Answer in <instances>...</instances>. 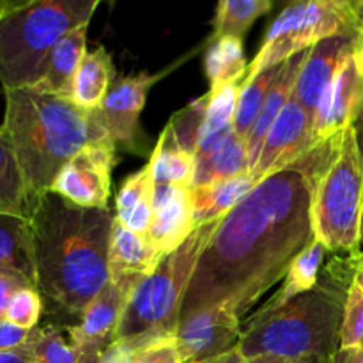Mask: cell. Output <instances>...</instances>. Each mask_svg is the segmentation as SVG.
Wrapping results in <instances>:
<instances>
[{
	"mask_svg": "<svg viewBox=\"0 0 363 363\" xmlns=\"http://www.w3.org/2000/svg\"><path fill=\"white\" fill-rule=\"evenodd\" d=\"M199 363H248V360L243 357L240 346H236V347H233L230 351H227V353L220 354V357L209 358V360L199 362Z\"/></svg>",
	"mask_w": 363,
	"mask_h": 363,
	"instance_id": "obj_39",
	"label": "cell"
},
{
	"mask_svg": "<svg viewBox=\"0 0 363 363\" xmlns=\"http://www.w3.org/2000/svg\"><path fill=\"white\" fill-rule=\"evenodd\" d=\"M131 363H183V362H181L179 351H177L176 339H174V337H167V339L155 340V342L142 347V350L135 354L133 362Z\"/></svg>",
	"mask_w": 363,
	"mask_h": 363,
	"instance_id": "obj_35",
	"label": "cell"
},
{
	"mask_svg": "<svg viewBox=\"0 0 363 363\" xmlns=\"http://www.w3.org/2000/svg\"><path fill=\"white\" fill-rule=\"evenodd\" d=\"M35 289L55 311L82 318L110 282L108 255L116 216L43 195L30 211Z\"/></svg>",
	"mask_w": 363,
	"mask_h": 363,
	"instance_id": "obj_2",
	"label": "cell"
},
{
	"mask_svg": "<svg viewBox=\"0 0 363 363\" xmlns=\"http://www.w3.org/2000/svg\"><path fill=\"white\" fill-rule=\"evenodd\" d=\"M325 363H342V358H340V353H339V351H337V353L333 354L332 358H328V360H326Z\"/></svg>",
	"mask_w": 363,
	"mask_h": 363,
	"instance_id": "obj_46",
	"label": "cell"
},
{
	"mask_svg": "<svg viewBox=\"0 0 363 363\" xmlns=\"http://www.w3.org/2000/svg\"><path fill=\"white\" fill-rule=\"evenodd\" d=\"M155 194V181H152V172L149 163L145 167H142L138 172L131 174L130 177H126L121 186L119 194L116 199V209H117V222L123 223L128 216L131 215L135 208L138 204L145 201L147 197Z\"/></svg>",
	"mask_w": 363,
	"mask_h": 363,
	"instance_id": "obj_32",
	"label": "cell"
},
{
	"mask_svg": "<svg viewBox=\"0 0 363 363\" xmlns=\"http://www.w3.org/2000/svg\"><path fill=\"white\" fill-rule=\"evenodd\" d=\"M241 332L240 315L227 305H216L181 319L174 339L181 362L199 363L236 347Z\"/></svg>",
	"mask_w": 363,
	"mask_h": 363,
	"instance_id": "obj_12",
	"label": "cell"
},
{
	"mask_svg": "<svg viewBox=\"0 0 363 363\" xmlns=\"http://www.w3.org/2000/svg\"><path fill=\"white\" fill-rule=\"evenodd\" d=\"M116 165V144L96 142L82 149L57 174L50 191L85 209H106Z\"/></svg>",
	"mask_w": 363,
	"mask_h": 363,
	"instance_id": "obj_9",
	"label": "cell"
},
{
	"mask_svg": "<svg viewBox=\"0 0 363 363\" xmlns=\"http://www.w3.org/2000/svg\"><path fill=\"white\" fill-rule=\"evenodd\" d=\"M363 108V78L353 55L344 60L314 117V142L330 140L354 124Z\"/></svg>",
	"mask_w": 363,
	"mask_h": 363,
	"instance_id": "obj_14",
	"label": "cell"
},
{
	"mask_svg": "<svg viewBox=\"0 0 363 363\" xmlns=\"http://www.w3.org/2000/svg\"><path fill=\"white\" fill-rule=\"evenodd\" d=\"M280 66L262 71L261 74H257L248 84H241L240 98H238L236 106V117H234V131H236L238 137L247 140L248 133H250L252 126H254L255 119H257L259 112H261L262 105H264L266 96H268L275 78L279 77Z\"/></svg>",
	"mask_w": 363,
	"mask_h": 363,
	"instance_id": "obj_29",
	"label": "cell"
},
{
	"mask_svg": "<svg viewBox=\"0 0 363 363\" xmlns=\"http://www.w3.org/2000/svg\"><path fill=\"white\" fill-rule=\"evenodd\" d=\"M149 167L152 172L155 186H177L190 190L194 186L197 172V158L177 144L170 124L160 135L152 151Z\"/></svg>",
	"mask_w": 363,
	"mask_h": 363,
	"instance_id": "obj_21",
	"label": "cell"
},
{
	"mask_svg": "<svg viewBox=\"0 0 363 363\" xmlns=\"http://www.w3.org/2000/svg\"><path fill=\"white\" fill-rule=\"evenodd\" d=\"M325 362H326V360H319V363H325Z\"/></svg>",
	"mask_w": 363,
	"mask_h": 363,
	"instance_id": "obj_49",
	"label": "cell"
},
{
	"mask_svg": "<svg viewBox=\"0 0 363 363\" xmlns=\"http://www.w3.org/2000/svg\"><path fill=\"white\" fill-rule=\"evenodd\" d=\"M197 229L190 191L177 186H155L152 223L147 240L162 257L172 254Z\"/></svg>",
	"mask_w": 363,
	"mask_h": 363,
	"instance_id": "obj_16",
	"label": "cell"
},
{
	"mask_svg": "<svg viewBox=\"0 0 363 363\" xmlns=\"http://www.w3.org/2000/svg\"><path fill=\"white\" fill-rule=\"evenodd\" d=\"M254 186V179L248 172L220 183L191 186L188 191L197 227L209 220L223 218Z\"/></svg>",
	"mask_w": 363,
	"mask_h": 363,
	"instance_id": "obj_23",
	"label": "cell"
},
{
	"mask_svg": "<svg viewBox=\"0 0 363 363\" xmlns=\"http://www.w3.org/2000/svg\"><path fill=\"white\" fill-rule=\"evenodd\" d=\"M363 216V152L351 124L339 155L318 186L312 208L315 240L328 252L357 254Z\"/></svg>",
	"mask_w": 363,
	"mask_h": 363,
	"instance_id": "obj_8",
	"label": "cell"
},
{
	"mask_svg": "<svg viewBox=\"0 0 363 363\" xmlns=\"http://www.w3.org/2000/svg\"><path fill=\"white\" fill-rule=\"evenodd\" d=\"M87 28L89 23L80 25L74 30L67 32L59 43L52 48V52L46 57L43 64L41 77L34 85L35 89L48 94L62 96L69 99L73 80L77 77V71L84 60L85 46H87Z\"/></svg>",
	"mask_w": 363,
	"mask_h": 363,
	"instance_id": "obj_19",
	"label": "cell"
},
{
	"mask_svg": "<svg viewBox=\"0 0 363 363\" xmlns=\"http://www.w3.org/2000/svg\"><path fill=\"white\" fill-rule=\"evenodd\" d=\"M248 363H289L282 358H277V357H255L252 360H248Z\"/></svg>",
	"mask_w": 363,
	"mask_h": 363,
	"instance_id": "obj_43",
	"label": "cell"
},
{
	"mask_svg": "<svg viewBox=\"0 0 363 363\" xmlns=\"http://www.w3.org/2000/svg\"><path fill=\"white\" fill-rule=\"evenodd\" d=\"M247 172V140L234 133L233 138L222 149H218L215 155L197 160V172H195L194 186L220 183V181L233 179V177Z\"/></svg>",
	"mask_w": 363,
	"mask_h": 363,
	"instance_id": "obj_27",
	"label": "cell"
},
{
	"mask_svg": "<svg viewBox=\"0 0 363 363\" xmlns=\"http://www.w3.org/2000/svg\"><path fill=\"white\" fill-rule=\"evenodd\" d=\"M0 11H2V0H0Z\"/></svg>",
	"mask_w": 363,
	"mask_h": 363,
	"instance_id": "obj_48",
	"label": "cell"
},
{
	"mask_svg": "<svg viewBox=\"0 0 363 363\" xmlns=\"http://www.w3.org/2000/svg\"><path fill=\"white\" fill-rule=\"evenodd\" d=\"M43 311H45V301H43L38 289L23 287V289H18L11 298L6 319L13 325L20 326V328L34 330L39 326Z\"/></svg>",
	"mask_w": 363,
	"mask_h": 363,
	"instance_id": "obj_33",
	"label": "cell"
},
{
	"mask_svg": "<svg viewBox=\"0 0 363 363\" xmlns=\"http://www.w3.org/2000/svg\"><path fill=\"white\" fill-rule=\"evenodd\" d=\"M206 77L209 80V91L240 84L247 77V59H245L243 39L218 38L211 39L204 55Z\"/></svg>",
	"mask_w": 363,
	"mask_h": 363,
	"instance_id": "obj_24",
	"label": "cell"
},
{
	"mask_svg": "<svg viewBox=\"0 0 363 363\" xmlns=\"http://www.w3.org/2000/svg\"><path fill=\"white\" fill-rule=\"evenodd\" d=\"M4 130L13 144L30 206L48 194L57 174L87 145L106 142L98 110L78 108L62 96L35 87L4 91Z\"/></svg>",
	"mask_w": 363,
	"mask_h": 363,
	"instance_id": "obj_4",
	"label": "cell"
},
{
	"mask_svg": "<svg viewBox=\"0 0 363 363\" xmlns=\"http://www.w3.org/2000/svg\"><path fill=\"white\" fill-rule=\"evenodd\" d=\"M362 347H363V346H362Z\"/></svg>",
	"mask_w": 363,
	"mask_h": 363,
	"instance_id": "obj_50",
	"label": "cell"
},
{
	"mask_svg": "<svg viewBox=\"0 0 363 363\" xmlns=\"http://www.w3.org/2000/svg\"><path fill=\"white\" fill-rule=\"evenodd\" d=\"M206 103H208V96L204 94L202 98L194 99L181 112L174 113L172 119L169 121L177 144L183 149H186L188 152H191V155L197 152L202 119H204L206 112Z\"/></svg>",
	"mask_w": 363,
	"mask_h": 363,
	"instance_id": "obj_31",
	"label": "cell"
},
{
	"mask_svg": "<svg viewBox=\"0 0 363 363\" xmlns=\"http://www.w3.org/2000/svg\"><path fill=\"white\" fill-rule=\"evenodd\" d=\"M354 284H357V286L363 291V257H362V261H360V266H358L357 277H354Z\"/></svg>",
	"mask_w": 363,
	"mask_h": 363,
	"instance_id": "obj_44",
	"label": "cell"
},
{
	"mask_svg": "<svg viewBox=\"0 0 363 363\" xmlns=\"http://www.w3.org/2000/svg\"><path fill=\"white\" fill-rule=\"evenodd\" d=\"M162 255L149 243L147 238L131 233L119 222H113L112 240H110L108 269L110 280H138L142 282L147 279L158 264L162 262Z\"/></svg>",
	"mask_w": 363,
	"mask_h": 363,
	"instance_id": "obj_17",
	"label": "cell"
},
{
	"mask_svg": "<svg viewBox=\"0 0 363 363\" xmlns=\"http://www.w3.org/2000/svg\"><path fill=\"white\" fill-rule=\"evenodd\" d=\"M354 131H357V138H358V144H360V149L363 152V108L360 112V116L357 117V121H354Z\"/></svg>",
	"mask_w": 363,
	"mask_h": 363,
	"instance_id": "obj_42",
	"label": "cell"
},
{
	"mask_svg": "<svg viewBox=\"0 0 363 363\" xmlns=\"http://www.w3.org/2000/svg\"><path fill=\"white\" fill-rule=\"evenodd\" d=\"M363 254L335 257L321 269L318 284L277 307H262L241 332L240 350L247 360L277 357L328 360L340 350L344 307Z\"/></svg>",
	"mask_w": 363,
	"mask_h": 363,
	"instance_id": "obj_3",
	"label": "cell"
},
{
	"mask_svg": "<svg viewBox=\"0 0 363 363\" xmlns=\"http://www.w3.org/2000/svg\"><path fill=\"white\" fill-rule=\"evenodd\" d=\"M342 363H363V347H347L339 350Z\"/></svg>",
	"mask_w": 363,
	"mask_h": 363,
	"instance_id": "obj_41",
	"label": "cell"
},
{
	"mask_svg": "<svg viewBox=\"0 0 363 363\" xmlns=\"http://www.w3.org/2000/svg\"><path fill=\"white\" fill-rule=\"evenodd\" d=\"M342 133L269 174L223 216L195 266L181 319L216 305H227L241 318L286 279L315 238V191L339 155Z\"/></svg>",
	"mask_w": 363,
	"mask_h": 363,
	"instance_id": "obj_1",
	"label": "cell"
},
{
	"mask_svg": "<svg viewBox=\"0 0 363 363\" xmlns=\"http://www.w3.org/2000/svg\"><path fill=\"white\" fill-rule=\"evenodd\" d=\"M34 330L20 328V326L7 321L6 318L0 319V351L14 350V347L28 344L34 337Z\"/></svg>",
	"mask_w": 363,
	"mask_h": 363,
	"instance_id": "obj_36",
	"label": "cell"
},
{
	"mask_svg": "<svg viewBox=\"0 0 363 363\" xmlns=\"http://www.w3.org/2000/svg\"><path fill=\"white\" fill-rule=\"evenodd\" d=\"M98 0H2L0 84L4 91L34 87L53 46L89 23Z\"/></svg>",
	"mask_w": 363,
	"mask_h": 363,
	"instance_id": "obj_5",
	"label": "cell"
},
{
	"mask_svg": "<svg viewBox=\"0 0 363 363\" xmlns=\"http://www.w3.org/2000/svg\"><path fill=\"white\" fill-rule=\"evenodd\" d=\"M363 346V291L353 282L347 293L346 307H344L342 328H340V347H362Z\"/></svg>",
	"mask_w": 363,
	"mask_h": 363,
	"instance_id": "obj_34",
	"label": "cell"
},
{
	"mask_svg": "<svg viewBox=\"0 0 363 363\" xmlns=\"http://www.w3.org/2000/svg\"><path fill=\"white\" fill-rule=\"evenodd\" d=\"M273 7L272 0H222L213 18V35L243 39L257 18L264 16Z\"/></svg>",
	"mask_w": 363,
	"mask_h": 363,
	"instance_id": "obj_28",
	"label": "cell"
},
{
	"mask_svg": "<svg viewBox=\"0 0 363 363\" xmlns=\"http://www.w3.org/2000/svg\"><path fill=\"white\" fill-rule=\"evenodd\" d=\"M312 128L314 119L293 94L262 144L257 165L250 172L254 183H261L269 174L280 172L318 145Z\"/></svg>",
	"mask_w": 363,
	"mask_h": 363,
	"instance_id": "obj_13",
	"label": "cell"
},
{
	"mask_svg": "<svg viewBox=\"0 0 363 363\" xmlns=\"http://www.w3.org/2000/svg\"><path fill=\"white\" fill-rule=\"evenodd\" d=\"M113 73L116 71H113L112 55L106 52L105 46H98L92 52H87L73 80L69 101L74 103L78 108L96 112L112 87Z\"/></svg>",
	"mask_w": 363,
	"mask_h": 363,
	"instance_id": "obj_20",
	"label": "cell"
},
{
	"mask_svg": "<svg viewBox=\"0 0 363 363\" xmlns=\"http://www.w3.org/2000/svg\"><path fill=\"white\" fill-rule=\"evenodd\" d=\"M0 268L23 277L35 289L30 218L0 213Z\"/></svg>",
	"mask_w": 363,
	"mask_h": 363,
	"instance_id": "obj_22",
	"label": "cell"
},
{
	"mask_svg": "<svg viewBox=\"0 0 363 363\" xmlns=\"http://www.w3.org/2000/svg\"><path fill=\"white\" fill-rule=\"evenodd\" d=\"M35 363H85L80 351L53 325L38 326L32 340Z\"/></svg>",
	"mask_w": 363,
	"mask_h": 363,
	"instance_id": "obj_30",
	"label": "cell"
},
{
	"mask_svg": "<svg viewBox=\"0 0 363 363\" xmlns=\"http://www.w3.org/2000/svg\"><path fill=\"white\" fill-rule=\"evenodd\" d=\"M307 53L308 50L307 52L298 53V55L291 57L289 60H286V62L280 66L279 77L273 82L272 89H269L268 96H266L264 105H262L261 112H259L257 119H255L254 126H252L250 133H248L247 137L248 174H250L252 170H254V167L257 165L262 144H264L273 123H275L277 117L280 116V112H282L284 106L287 105V101L293 98L294 89H296L298 74H300L301 66H303L305 59H307Z\"/></svg>",
	"mask_w": 363,
	"mask_h": 363,
	"instance_id": "obj_18",
	"label": "cell"
},
{
	"mask_svg": "<svg viewBox=\"0 0 363 363\" xmlns=\"http://www.w3.org/2000/svg\"><path fill=\"white\" fill-rule=\"evenodd\" d=\"M30 211V199L20 163L14 155L9 135L4 126H0V213L28 218Z\"/></svg>",
	"mask_w": 363,
	"mask_h": 363,
	"instance_id": "obj_25",
	"label": "cell"
},
{
	"mask_svg": "<svg viewBox=\"0 0 363 363\" xmlns=\"http://www.w3.org/2000/svg\"><path fill=\"white\" fill-rule=\"evenodd\" d=\"M362 2L353 0H303L291 2L272 21L261 50L248 66L241 84H248L262 71L280 66L291 57L307 52L319 41L335 35H358Z\"/></svg>",
	"mask_w": 363,
	"mask_h": 363,
	"instance_id": "obj_7",
	"label": "cell"
},
{
	"mask_svg": "<svg viewBox=\"0 0 363 363\" xmlns=\"http://www.w3.org/2000/svg\"><path fill=\"white\" fill-rule=\"evenodd\" d=\"M321 358H300V360H293L289 363H319Z\"/></svg>",
	"mask_w": 363,
	"mask_h": 363,
	"instance_id": "obj_45",
	"label": "cell"
},
{
	"mask_svg": "<svg viewBox=\"0 0 363 363\" xmlns=\"http://www.w3.org/2000/svg\"><path fill=\"white\" fill-rule=\"evenodd\" d=\"M23 287L32 286L23 279V277L0 268V319L6 318L7 307H9V301L11 298H13V294L16 293L18 289H23Z\"/></svg>",
	"mask_w": 363,
	"mask_h": 363,
	"instance_id": "obj_37",
	"label": "cell"
},
{
	"mask_svg": "<svg viewBox=\"0 0 363 363\" xmlns=\"http://www.w3.org/2000/svg\"><path fill=\"white\" fill-rule=\"evenodd\" d=\"M360 247H363V216H362V229H360Z\"/></svg>",
	"mask_w": 363,
	"mask_h": 363,
	"instance_id": "obj_47",
	"label": "cell"
},
{
	"mask_svg": "<svg viewBox=\"0 0 363 363\" xmlns=\"http://www.w3.org/2000/svg\"><path fill=\"white\" fill-rule=\"evenodd\" d=\"M138 284V280H110L85 308L80 325L67 328L71 344L80 351L85 363H98L103 353L116 342L121 319Z\"/></svg>",
	"mask_w": 363,
	"mask_h": 363,
	"instance_id": "obj_11",
	"label": "cell"
},
{
	"mask_svg": "<svg viewBox=\"0 0 363 363\" xmlns=\"http://www.w3.org/2000/svg\"><path fill=\"white\" fill-rule=\"evenodd\" d=\"M181 62L183 59L172 67ZM172 67L163 69L158 74L142 71L138 74H130L113 82L105 101L98 108V116L116 147L135 155L144 151L140 145V113L152 85L167 77Z\"/></svg>",
	"mask_w": 363,
	"mask_h": 363,
	"instance_id": "obj_10",
	"label": "cell"
},
{
	"mask_svg": "<svg viewBox=\"0 0 363 363\" xmlns=\"http://www.w3.org/2000/svg\"><path fill=\"white\" fill-rule=\"evenodd\" d=\"M220 222L222 218L201 223L177 250L165 255L158 268L138 284L128 301L116 340L149 333L160 337L176 335L184 294L190 286L195 266Z\"/></svg>",
	"mask_w": 363,
	"mask_h": 363,
	"instance_id": "obj_6",
	"label": "cell"
},
{
	"mask_svg": "<svg viewBox=\"0 0 363 363\" xmlns=\"http://www.w3.org/2000/svg\"><path fill=\"white\" fill-rule=\"evenodd\" d=\"M353 59L357 62L358 71H360L363 78V2H362V27L358 32L357 39H354V50H353Z\"/></svg>",
	"mask_w": 363,
	"mask_h": 363,
	"instance_id": "obj_40",
	"label": "cell"
},
{
	"mask_svg": "<svg viewBox=\"0 0 363 363\" xmlns=\"http://www.w3.org/2000/svg\"><path fill=\"white\" fill-rule=\"evenodd\" d=\"M357 35H335L319 41L307 53L300 74H298L294 98L301 106L315 117L326 89L332 84L344 60L353 55Z\"/></svg>",
	"mask_w": 363,
	"mask_h": 363,
	"instance_id": "obj_15",
	"label": "cell"
},
{
	"mask_svg": "<svg viewBox=\"0 0 363 363\" xmlns=\"http://www.w3.org/2000/svg\"><path fill=\"white\" fill-rule=\"evenodd\" d=\"M326 254H328V248L314 238V241L291 264L289 272L284 279L282 289L264 307H277V305L284 303V301L291 300L298 294L311 291L318 284Z\"/></svg>",
	"mask_w": 363,
	"mask_h": 363,
	"instance_id": "obj_26",
	"label": "cell"
},
{
	"mask_svg": "<svg viewBox=\"0 0 363 363\" xmlns=\"http://www.w3.org/2000/svg\"><path fill=\"white\" fill-rule=\"evenodd\" d=\"M32 340H34V337H32ZM32 340L28 344H25V346L14 347V350L0 351V363H35Z\"/></svg>",
	"mask_w": 363,
	"mask_h": 363,
	"instance_id": "obj_38",
	"label": "cell"
}]
</instances>
